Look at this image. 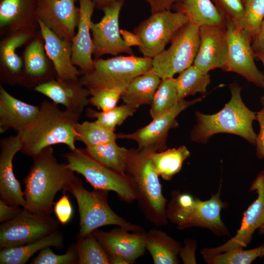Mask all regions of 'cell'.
Segmentation results:
<instances>
[{
	"label": "cell",
	"instance_id": "obj_37",
	"mask_svg": "<svg viewBox=\"0 0 264 264\" xmlns=\"http://www.w3.org/2000/svg\"><path fill=\"white\" fill-rule=\"evenodd\" d=\"M136 109L124 104L107 110L97 111L91 108L87 110V116L95 119L94 122L104 128L114 132L117 126L121 125L128 117L133 115Z\"/></svg>",
	"mask_w": 264,
	"mask_h": 264
},
{
	"label": "cell",
	"instance_id": "obj_25",
	"mask_svg": "<svg viewBox=\"0 0 264 264\" xmlns=\"http://www.w3.org/2000/svg\"><path fill=\"white\" fill-rule=\"evenodd\" d=\"M45 52L52 62L59 80H78L80 71L72 62V44L64 40L38 20Z\"/></svg>",
	"mask_w": 264,
	"mask_h": 264
},
{
	"label": "cell",
	"instance_id": "obj_46",
	"mask_svg": "<svg viewBox=\"0 0 264 264\" xmlns=\"http://www.w3.org/2000/svg\"><path fill=\"white\" fill-rule=\"evenodd\" d=\"M22 210L19 206L9 205L0 199V222L3 223L17 217Z\"/></svg>",
	"mask_w": 264,
	"mask_h": 264
},
{
	"label": "cell",
	"instance_id": "obj_31",
	"mask_svg": "<svg viewBox=\"0 0 264 264\" xmlns=\"http://www.w3.org/2000/svg\"><path fill=\"white\" fill-rule=\"evenodd\" d=\"M148 154L158 176L164 180H170L180 172L183 162L190 156V153L186 146H181Z\"/></svg>",
	"mask_w": 264,
	"mask_h": 264
},
{
	"label": "cell",
	"instance_id": "obj_15",
	"mask_svg": "<svg viewBox=\"0 0 264 264\" xmlns=\"http://www.w3.org/2000/svg\"><path fill=\"white\" fill-rule=\"evenodd\" d=\"M254 191L257 194V198L244 212L235 236L220 246L202 249L200 253L203 258L230 249L243 248L250 243L255 231L264 223V170L258 173L249 187V192Z\"/></svg>",
	"mask_w": 264,
	"mask_h": 264
},
{
	"label": "cell",
	"instance_id": "obj_41",
	"mask_svg": "<svg viewBox=\"0 0 264 264\" xmlns=\"http://www.w3.org/2000/svg\"><path fill=\"white\" fill-rule=\"evenodd\" d=\"M89 104L101 111L110 110L117 105L122 91L116 89L101 88L89 90Z\"/></svg>",
	"mask_w": 264,
	"mask_h": 264
},
{
	"label": "cell",
	"instance_id": "obj_16",
	"mask_svg": "<svg viewBox=\"0 0 264 264\" xmlns=\"http://www.w3.org/2000/svg\"><path fill=\"white\" fill-rule=\"evenodd\" d=\"M23 66L19 84L33 88L56 78L54 66L48 57L39 32L26 44L22 54Z\"/></svg>",
	"mask_w": 264,
	"mask_h": 264
},
{
	"label": "cell",
	"instance_id": "obj_28",
	"mask_svg": "<svg viewBox=\"0 0 264 264\" xmlns=\"http://www.w3.org/2000/svg\"><path fill=\"white\" fill-rule=\"evenodd\" d=\"M65 239L59 230L27 244L0 249V264H24L31 257L42 249L53 246L61 249L64 246Z\"/></svg>",
	"mask_w": 264,
	"mask_h": 264
},
{
	"label": "cell",
	"instance_id": "obj_22",
	"mask_svg": "<svg viewBox=\"0 0 264 264\" xmlns=\"http://www.w3.org/2000/svg\"><path fill=\"white\" fill-rule=\"evenodd\" d=\"M34 90L48 97L66 109L82 113L89 104V90L78 80L55 79L40 85Z\"/></svg>",
	"mask_w": 264,
	"mask_h": 264
},
{
	"label": "cell",
	"instance_id": "obj_39",
	"mask_svg": "<svg viewBox=\"0 0 264 264\" xmlns=\"http://www.w3.org/2000/svg\"><path fill=\"white\" fill-rule=\"evenodd\" d=\"M264 20V0H246L240 28L252 39L257 35Z\"/></svg>",
	"mask_w": 264,
	"mask_h": 264
},
{
	"label": "cell",
	"instance_id": "obj_3",
	"mask_svg": "<svg viewBox=\"0 0 264 264\" xmlns=\"http://www.w3.org/2000/svg\"><path fill=\"white\" fill-rule=\"evenodd\" d=\"M231 98L219 112L213 114L195 113L197 124L191 132L193 141L206 143L214 134L228 133L242 137L256 144L257 134L252 124L257 112L249 109L241 97V88L236 83L229 86Z\"/></svg>",
	"mask_w": 264,
	"mask_h": 264
},
{
	"label": "cell",
	"instance_id": "obj_54",
	"mask_svg": "<svg viewBox=\"0 0 264 264\" xmlns=\"http://www.w3.org/2000/svg\"><path fill=\"white\" fill-rule=\"evenodd\" d=\"M264 244V247H263V251H264V243H263Z\"/></svg>",
	"mask_w": 264,
	"mask_h": 264
},
{
	"label": "cell",
	"instance_id": "obj_45",
	"mask_svg": "<svg viewBox=\"0 0 264 264\" xmlns=\"http://www.w3.org/2000/svg\"><path fill=\"white\" fill-rule=\"evenodd\" d=\"M185 246L182 247L179 255L184 264H196L195 252L197 243L193 240L186 239Z\"/></svg>",
	"mask_w": 264,
	"mask_h": 264
},
{
	"label": "cell",
	"instance_id": "obj_38",
	"mask_svg": "<svg viewBox=\"0 0 264 264\" xmlns=\"http://www.w3.org/2000/svg\"><path fill=\"white\" fill-rule=\"evenodd\" d=\"M264 244L249 250L236 248L204 257L209 264H250L257 258L264 257Z\"/></svg>",
	"mask_w": 264,
	"mask_h": 264
},
{
	"label": "cell",
	"instance_id": "obj_19",
	"mask_svg": "<svg viewBox=\"0 0 264 264\" xmlns=\"http://www.w3.org/2000/svg\"><path fill=\"white\" fill-rule=\"evenodd\" d=\"M199 34V48L193 64L204 73L215 68L223 70L227 53L226 26H202Z\"/></svg>",
	"mask_w": 264,
	"mask_h": 264
},
{
	"label": "cell",
	"instance_id": "obj_5",
	"mask_svg": "<svg viewBox=\"0 0 264 264\" xmlns=\"http://www.w3.org/2000/svg\"><path fill=\"white\" fill-rule=\"evenodd\" d=\"M125 172L136 183V200L147 220L157 227L166 225L167 200L162 192L159 176L148 154L137 149H128Z\"/></svg>",
	"mask_w": 264,
	"mask_h": 264
},
{
	"label": "cell",
	"instance_id": "obj_52",
	"mask_svg": "<svg viewBox=\"0 0 264 264\" xmlns=\"http://www.w3.org/2000/svg\"><path fill=\"white\" fill-rule=\"evenodd\" d=\"M255 56L262 62L264 67V54L255 53ZM261 101L263 105L264 106V95L262 97Z\"/></svg>",
	"mask_w": 264,
	"mask_h": 264
},
{
	"label": "cell",
	"instance_id": "obj_6",
	"mask_svg": "<svg viewBox=\"0 0 264 264\" xmlns=\"http://www.w3.org/2000/svg\"><path fill=\"white\" fill-rule=\"evenodd\" d=\"M66 164L83 176L94 189L113 191L127 203L137 200L136 183L132 176L109 168L92 157L85 148H76L64 154Z\"/></svg>",
	"mask_w": 264,
	"mask_h": 264
},
{
	"label": "cell",
	"instance_id": "obj_2",
	"mask_svg": "<svg viewBox=\"0 0 264 264\" xmlns=\"http://www.w3.org/2000/svg\"><path fill=\"white\" fill-rule=\"evenodd\" d=\"M81 116L80 113L62 110L58 104L44 100L35 120L17 132L22 143L20 151L32 157L44 148L55 144H65L70 150H75V127Z\"/></svg>",
	"mask_w": 264,
	"mask_h": 264
},
{
	"label": "cell",
	"instance_id": "obj_12",
	"mask_svg": "<svg viewBox=\"0 0 264 264\" xmlns=\"http://www.w3.org/2000/svg\"><path fill=\"white\" fill-rule=\"evenodd\" d=\"M227 53L223 70L236 73L264 88V74L256 66L252 39L232 21L226 20Z\"/></svg>",
	"mask_w": 264,
	"mask_h": 264
},
{
	"label": "cell",
	"instance_id": "obj_30",
	"mask_svg": "<svg viewBox=\"0 0 264 264\" xmlns=\"http://www.w3.org/2000/svg\"><path fill=\"white\" fill-rule=\"evenodd\" d=\"M161 79L150 71L134 78L122 92L121 98L124 104L135 109L144 105H151Z\"/></svg>",
	"mask_w": 264,
	"mask_h": 264
},
{
	"label": "cell",
	"instance_id": "obj_27",
	"mask_svg": "<svg viewBox=\"0 0 264 264\" xmlns=\"http://www.w3.org/2000/svg\"><path fill=\"white\" fill-rule=\"evenodd\" d=\"M184 15L189 22L198 26H226V19L212 0H179L172 7Z\"/></svg>",
	"mask_w": 264,
	"mask_h": 264
},
{
	"label": "cell",
	"instance_id": "obj_1",
	"mask_svg": "<svg viewBox=\"0 0 264 264\" xmlns=\"http://www.w3.org/2000/svg\"><path fill=\"white\" fill-rule=\"evenodd\" d=\"M33 165L23 179L26 210L50 215L53 211L56 193L66 191L78 176L66 163H59L51 146L44 148L32 157Z\"/></svg>",
	"mask_w": 264,
	"mask_h": 264
},
{
	"label": "cell",
	"instance_id": "obj_20",
	"mask_svg": "<svg viewBox=\"0 0 264 264\" xmlns=\"http://www.w3.org/2000/svg\"><path fill=\"white\" fill-rule=\"evenodd\" d=\"M40 30L25 29L10 32L0 43V81L9 86L19 84L23 66L17 49L26 45Z\"/></svg>",
	"mask_w": 264,
	"mask_h": 264
},
{
	"label": "cell",
	"instance_id": "obj_36",
	"mask_svg": "<svg viewBox=\"0 0 264 264\" xmlns=\"http://www.w3.org/2000/svg\"><path fill=\"white\" fill-rule=\"evenodd\" d=\"M76 140L84 143L86 146H95L116 142L117 134L109 131L94 121L78 123L75 127Z\"/></svg>",
	"mask_w": 264,
	"mask_h": 264
},
{
	"label": "cell",
	"instance_id": "obj_7",
	"mask_svg": "<svg viewBox=\"0 0 264 264\" xmlns=\"http://www.w3.org/2000/svg\"><path fill=\"white\" fill-rule=\"evenodd\" d=\"M66 191L74 197L78 204L80 216L78 234L86 235L108 225H116L131 232L145 231L141 226L127 221L110 208L108 200L109 191H88L84 187L79 177L68 186Z\"/></svg>",
	"mask_w": 264,
	"mask_h": 264
},
{
	"label": "cell",
	"instance_id": "obj_33",
	"mask_svg": "<svg viewBox=\"0 0 264 264\" xmlns=\"http://www.w3.org/2000/svg\"><path fill=\"white\" fill-rule=\"evenodd\" d=\"M88 154L102 165L125 174L128 149L112 142L95 146H86Z\"/></svg>",
	"mask_w": 264,
	"mask_h": 264
},
{
	"label": "cell",
	"instance_id": "obj_55",
	"mask_svg": "<svg viewBox=\"0 0 264 264\" xmlns=\"http://www.w3.org/2000/svg\"><path fill=\"white\" fill-rule=\"evenodd\" d=\"M244 0V2H245V1L246 0Z\"/></svg>",
	"mask_w": 264,
	"mask_h": 264
},
{
	"label": "cell",
	"instance_id": "obj_11",
	"mask_svg": "<svg viewBox=\"0 0 264 264\" xmlns=\"http://www.w3.org/2000/svg\"><path fill=\"white\" fill-rule=\"evenodd\" d=\"M59 221L51 215L29 211L23 208L14 219L0 226V249L33 242L58 230Z\"/></svg>",
	"mask_w": 264,
	"mask_h": 264
},
{
	"label": "cell",
	"instance_id": "obj_24",
	"mask_svg": "<svg viewBox=\"0 0 264 264\" xmlns=\"http://www.w3.org/2000/svg\"><path fill=\"white\" fill-rule=\"evenodd\" d=\"M39 0H0V34L19 30H38L37 11Z\"/></svg>",
	"mask_w": 264,
	"mask_h": 264
},
{
	"label": "cell",
	"instance_id": "obj_34",
	"mask_svg": "<svg viewBox=\"0 0 264 264\" xmlns=\"http://www.w3.org/2000/svg\"><path fill=\"white\" fill-rule=\"evenodd\" d=\"M75 245L78 264H110L108 254L92 232L83 236L78 234Z\"/></svg>",
	"mask_w": 264,
	"mask_h": 264
},
{
	"label": "cell",
	"instance_id": "obj_44",
	"mask_svg": "<svg viewBox=\"0 0 264 264\" xmlns=\"http://www.w3.org/2000/svg\"><path fill=\"white\" fill-rule=\"evenodd\" d=\"M256 120L260 125V132L257 135L256 155L259 159L264 158V106L256 114Z\"/></svg>",
	"mask_w": 264,
	"mask_h": 264
},
{
	"label": "cell",
	"instance_id": "obj_10",
	"mask_svg": "<svg viewBox=\"0 0 264 264\" xmlns=\"http://www.w3.org/2000/svg\"><path fill=\"white\" fill-rule=\"evenodd\" d=\"M188 22L184 15L171 10L151 13L133 30L138 38L139 51L143 57L153 59L165 49L178 31Z\"/></svg>",
	"mask_w": 264,
	"mask_h": 264
},
{
	"label": "cell",
	"instance_id": "obj_23",
	"mask_svg": "<svg viewBox=\"0 0 264 264\" xmlns=\"http://www.w3.org/2000/svg\"><path fill=\"white\" fill-rule=\"evenodd\" d=\"M79 20L77 31L72 42V62L82 74L93 69V44L90 24L95 4L92 0H79Z\"/></svg>",
	"mask_w": 264,
	"mask_h": 264
},
{
	"label": "cell",
	"instance_id": "obj_53",
	"mask_svg": "<svg viewBox=\"0 0 264 264\" xmlns=\"http://www.w3.org/2000/svg\"><path fill=\"white\" fill-rule=\"evenodd\" d=\"M259 234L261 235H264V223L262 226L259 229Z\"/></svg>",
	"mask_w": 264,
	"mask_h": 264
},
{
	"label": "cell",
	"instance_id": "obj_50",
	"mask_svg": "<svg viewBox=\"0 0 264 264\" xmlns=\"http://www.w3.org/2000/svg\"><path fill=\"white\" fill-rule=\"evenodd\" d=\"M98 8L102 9L105 6H107L114 2L122 0H92Z\"/></svg>",
	"mask_w": 264,
	"mask_h": 264
},
{
	"label": "cell",
	"instance_id": "obj_9",
	"mask_svg": "<svg viewBox=\"0 0 264 264\" xmlns=\"http://www.w3.org/2000/svg\"><path fill=\"white\" fill-rule=\"evenodd\" d=\"M171 43L168 49L152 59L151 71L161 79L174 78L193 64L199 46V27L187 23Z\"/></svg>",
	"mask_w": 264,
	"mask_h": 264
},
{
	"label": "cell",
	"instance_id": "obj_32",
	"mask_svg": "<svg viewBox=\"0 0 264 264\" xmlns=\"http://www.w3.org/2000/svg\"><path fill=\"white\" fill-rule=\"evenodd\" d=\"M175 78L179 101L198 93L204 94L210 82L208 73H204L194 64L179 73Z\"/></svg>",
	"mask_w": 264,
	"mask_h": 264
},
{
	"label": "cell",
	"instance_id": "obj_48",
	"mask_svg": "<svg viewBox=\"0 0 264 264\" xmlns=\"http://www.w3.org/2000/svg\"><path fill=\"white\" fill-rule=\"evenodd\" d=\"M252 46L255 53L264 54V20L257 35L253 40Z\"/></svg>",
	"mask_w": 264,
	"mask_h": 264
},
{
	"label": "cell",
	"instance_id": "obj_47",
	"mask_svg": "<svg viewBox=\"0 0 264 264\" xmlns=\"http://www.w3.org/2000/svg\"><path fill=\"white\" fill-rule=\"evenodd\" d=\"M149 4L151 13L171 10L173 6L179 0H145Z\"/></svg>",
	"mask_w": 264,
	"mask_h": 264
},
{
	"label": "cell",
	"instance_id": "obj_17",
	"mask_svg": "<svg viewBox=\"0 0 264 264\" xmlns=\"http://www.w3.org/2000/svg\"><path fill=\"white\" fill-rule=\"evenodd\" d=\"M75 0H39L38 20L61 39L72 42L77 28L80 10Z\"/></svg>",
	"mask_w": 264,
	"mask_h": 264
},
{
	"label": "cell",
	"instance_id": "obj_40",
	"mask_svg": "<svg viewBox=\"0 0 264 264\" xmlns=\"http://www.w3.org/2000/svg\"><path fill=\"white\" fill-rule=\"evenodd\" d=\"M78 254L75 244H71L62 255L54 253L50 247L41 250L32 260V264H78Z\"/></svg>",
	"mask_w": 264,
	"mask_h": 264
},
{
	"label": "cell",
	"instance_id": "obj_13",
	"mask_svg": "<svg viewBox=\"0 0 264 264\" xmlns=\"http://www.w3.org/2000/svg\"><path fill=\"white\" fill-rule=\"evenodd\" d=\"M202 97L192 100L180 101L173 108L153 119L146 126L129 133H118L117 138L132 140L137 144V150L149 154L165 150L169 131L176 128L178 124L176 118L182 111L201 101Z\"/></svg>",
	"mask_w": 264,
	"mask_h": 264
},
{
	"label": "cell",
	"instance_id": "obj_42",
	"mask_svg": "<svg viewBox=\"0 0 264 264\" xmlns=\"http://www.w3.org/2000/svg\"><path fill=\"white\" fill-rule=\"evenodd\" d=\"M226 20L232 21L240 27L244 13L243 0H212Z\"/></svg>",
	"mask_w": 264,
	"mask_h": 264
},
{
	"label": "cell",
	"instance_id": "obj_43",
	"mask_svg": "<svg viewBox=\"0 0 264 264\" xmlns=\"http://www.w3.org/2000/svg\"><path fill=\"white\" fill-rule=\"evenodd\" d=\"M53 211L58 220L63 225L68 223L71 220L73 210L69 196L63 191V195L54 203Z\"/></svg>",
	"mask_w": 264,
	"mask_h": 264
},
{
	"label": "cell",
	"instance_id": "obj_14",
	"mask_svg": "<svg viewBox=\"0 0 264 264\" xmlns=\"http://www.w3.org/2000/svg\"><path fill=\"white\" fill-rule=\"evenodd\" d=\"M124 0L114 2L102 8L104 16L98 22L90 24L95 59L104 55L116 56L122 53L133 55V51L123 41L120 32L119 19Z\"/></svg>",
	"mask_w": 264,
	"mask_h": 264
},
{
	"label": "cell",
	"instance_id": "obj_21",
	"mask_svg": "<svg viewBox=\"0 0 264 264\" xmlns=\"http://www.w3.org/2000/svg\"><path fill=\"white\" fill-rule=\"evenodd\" d=\"M130 232L119 227L108 232L96 229L92 233L109 255L120 256L128 264H132L146 250V231Z\"/></svg>",
	"mask_w": 264,
	"mask_h": 264
},
{
	"label": "cell",
	"instance_id": "obj_51",
	"mask_svg": "<svg viewBox=\"0 0 264 264\" xmlns=\"http://www.w3.org/2000/svg\"><path fill=\"white\" fill-rule=\"evenodd\" d=\"M110 264H128L121 257L117 255H109Z\"/></svg>",
	"mask_w": 264,
	"mask_h": 264
},
{
	"label": "cell",
	"instance_id": "obj_29",
	"mask_svg": "<svg viewBox=\"0 0 264 264\" xmlns=\"http://www.w3.org/2000/svg\"><path fill=\"white\" fill-rule=\"evenodd\" d=\"M146 249L154 264H178L181 243L165 232L156 228L146 233Z\"/></svg>",
	"mask_w": 264,
	"mask_h": 264
},
{
	"label": "cell",
	"instance_id": "obj_49",
	"mask_svg": "<svg viewBox=\"0 0 264 264\" xmlns=\"http://www.w3.org/2000/svg\"><path fill=\"white\" fill-rule=\"evenodd\" d=\"M121 36L125 43L129 47L139 45V40L137 36L126 30L120 29Z\"/></svg>",
	"mask_w": 264,
	"mask_h": 264
},
{
	"label": "cell",
	"instance_id": "obj_4",
	"mask_svg": "<svg viewBox=\"0 0 264 264\" xmlns=\"http://www.w3.org/2000/svg\"><path fill=\"white\" fill-rule=\"evenodd\" d=\"M220 184L218 192L208 200L202 201L187 193L171 192L166 208V217L179 229L192 227L206 228L219 236L229 234L220 218L221 210L226 204L220 199Z\"/></svg>",
	"mask_w": 264,
	"mask_h": 264
},
{
	"label": "cell",
	"instance_id": "obj_18",
	"mask_svg": "<svg viewBox=\"0 0 264 264\" xmlns=\"http://www.w3.org/2000/svg\"><path fill=\"white\" fill-rule=\"evenodd\" d=\"M22 147L21 138L18 133L0 140V197L9 205L23 208L25 204L24 193L15 177L13 167V159Z\"/></svg>",
	"mask_w": 264,
	"mask_h": 264
},
{
	"label": "cell",
	"instance_id": "obj_26",
	"mask_svg": "<svg viewBox=\"0 0 264 264\" xmlns=\"http://www.w3.org/2000/svg\"><path fill=\"white\" fill-rule=\"evenodd\" d=\"M39 106L20 100L0 86V132L9 129L17 132L29 126L36 118Z\"/></svg>",
	"mask_w": 264,
	"mask_h": 264
},
{
	"label": "cell",
	"instance_id": "obj_35",
	"mask_svg": "<svg viewBox=\"0 0 264 264\" xmlns=\"http://www.w3.org/2000/svg\"><path fill=\"white\" fill-rule=\"evenodd\" d=\"M179 102L174 78L161 80L151 104L150 114L154 119L173 108Z\"/></svg>",
	"mask_w": 264,
	"mask_h": 264
},
{
	"label": "cell",
	"instance_id": "obj_8",
	"mask_svg": "<svg viewBox=\"0 0 264 264\" xmlns=\"http://www.w3.org/2000/svg\"><path fill=\"white\" fill-rule=\"evenodd\" d=\"M152 68V59L145 57L130 55L97 58L93 60L92 70L83 74L79 80L89 90L116 89L123 92L134 78Z\"/></svg>",
	"mask_w": 264,
	"mask_h": 264
}]
</instances>
